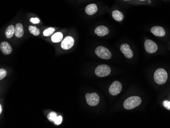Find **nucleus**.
<instances>
[{"label":"nucleus","mask_w":170,"mask_h":128,"mask_svg":"<svg viewBox=\"0 0 170 128\" xmlns=\"http://www.w3.org/2000/svg\"><path fill=\"white\" fill-rule=\"evenodd\" d=\"M24 34V29L22 25L20 23L16 24L15 27V33H14L16 37L17 38L22 37Z\"/></svg>","instance_id":"14"},{"label":"nucleus","mask_w":170,"mask_h":128,"mask_svg":"<svg viewBox=\"0 0 170 128\" xmlns=\"http://www.w3.org/2000/svg\"><path fill=\"white\" fill-rule=\"evenodd\" d=\"M120 50L126 58H133V53L130 48L129 45H128V43H123L120 46Z\"/></svg>","instance_id":"9"},{"label":"nucleus","mask_w":170,"mask_h":128,"mask_svg":"<svg viewBox=\"0 0 170 128\" xmlns=\"http://www.w3.org/2000/svg\"><path fill=\"white\" fill-rule=\"evenodd\" d=\"M55 31V29L53 28H49L48 29H45L44 31H43V35L45 36H48L51 35V34H53V33Z\"/></svg>","instance_id":"19"},{"label":"nucleus","mask_w":170,"mask_h":128,"mask_svg":"<svg viewBox=\"0 0 170 128\" xmlns=\"http://www.w3.org/2000/svg\"><path fill=\"white\" fill-rule=\"evenodd\" d=\"M144 46L146 51L150 54L155 53L158 49V46L156 43L150 39H147L145 41Z\"/></svg>","instance_id":"6"},{"label":"nucleus","mask_w":170,"mask_h":128,"mask_svg":"<svg viewBox=\"0 0 170 128\" xmlns=\"http://www.w3.org/2000/svg\"><path fill=\"white\" fill-rule=\"evenodd\" d=\"M75 40L72 36H67L61 42V46L63 50H69L73 46Z\"/></svg>","instance_id":"8"},{"label":"nucleus","mask_w":170,"mask_h":128,"mask_svg":"<svg viewBox=\"0 0 170 128\" xmlns=\"http://www.w3.org/2000/svg\"><path fill=\"white\" fill-rule=\"evenodd\" d=\"M63 38V34L61 32H57L54 33L51 36V40L54 43H59Z\"/></svg>","instance_id":"17"},{"label":"nucleus","mask_w":170,"mask_h":128,"mask_svg":"<svg viewBox=\"0 0 170 128\" xmlns=\"http://www.w3.org/2000/svg\"><path fill=\"white\" fill-rule=\"evenodd\" d=\"M87 104L91 106H95L99 102V97L96 93L87 94L85 96Z\"/></svg>","instance_id":"5"},{"label":"nucleus","mask_w":170,"mask_h":128,"mask_svg":"<svg viewBox=\"0 0 170 128\" xmlns=\"http://www.w3.org/2000/svg\"><path fill=\"white\" fill-rule=\"evenodd\" d=\"M163 106L165 108H166L167 109L170 110V102L169 101H163Z\"/></svg>","instance_id":"23"},{"label":"nucleus","mask_w":170,"mask_h":128,"mask_svg":"<svg viewBox=\"0 0 170 128\" xmlns=\"http://www.w3.org/2000/svg\"><path fill=\"white\" fill-rule=\"evenodd\" d=\"M151 32L158 37H163L166 35V31L163 28L160 26H154L151 29Z\"/></svg>","instance_id":"11"},{"label":"nucleus","mask_w":170,"mask_h":128,"mask_svg":"<svg viewBox=\"0 0 170 128\" xmlns=\"http://www.w3.org/2000/svg\"><path fill=\"white\" fill-rule=\"evenodd\" d=\"M98 11V7L95 4H90L87 6L85 9V12L89 16H92L95 14Z\"/></svg>","instance_id":"13"},{"label":"nucleus","mask_w":170,"mask_h":128,"mask_svg":"<svg viewBox=\"0 0 170 128\" xmlns=\"http://www.w3.org/2000/svg\"><path fill=\"white\" fill-rule=\"evenodd\" d=\"M30 22L33 24H39L40 22V20L39 19H38L37 17H33L30 19Z\"/></svg>","instance_id":"24"},{"label":"nucleus","mask_w":170,"mask_h":128,"mask_svg":"<svg viewBox=\"0 0 170 128\" xmlns=\"http://www.w3.org/2000/svg\"><path fill=\"white\" fill-rule=\"evenodd\" d=\"M139 1L141 2H144V1H147V0H139Z\"/></svg>","instance_id":"26"},{"label":"nucleus","mask_w":170,"mask_h":128,"mask_svg":"<svg viewBox=\"0 0 170 128\" xmlns=\"http://www.w3.org/2000/svg\"><path fill=\"white\" fill-rule=\"evenodd\" d=\"M62 121V117L61 116H58L54 122L55 124V125H59L61 124Z\"/></svg>","instance_id":"22"},{"label":"nucleus","mask_w":170,"mask_h":128,"mask_svg":"<svg viewBox=\"0 0 170 128\" xmlns=\"http://www.w3.org/2000/svg\"><path fill=\"white\" fill-rule=\"evenodd\" d=\"M95 53L97 56L103 59H110L112 57L111 52L107 48L104 46H99L95 50Z\"/></svg>","instance_id":"3"},{"label":"nucleus","mask_w":170,"mask_h":128,"mask_svg":"<svg viewBox=\"0 0 170 128\" xmlns=\"http://www.w3.org/2000/svg\"><path fill=\"white\" fill-rule=\"evenodd\" d=\"M57 117L58 116H57L56 113L54 112H51L49 113L48 115V119L49 121H54V120L56 119Z\"/></svg>","instance_id":"20"},{"label":"nucleus","mask_w":170,"mask_h":128,"mask_svg":"<svg viewBox=\"0 0 170 128\" xmlns=\"http://www.w3.org/2000/svg\"><path fill=\"white\" fill-rule=\"evenodd\" d=\"M95 33L100 37L105 36L109 33V29L105 26H99L95 29Z\"/></svg>","instance_id":"10"},{"label":"nucleus","mask_w":170,"mask_h":128,"mask_svg":"<svg viewBox=\"0 0 170 128\" xmlns=\"http://www.w3.org/2000/svg\"><path fill=\"white\" fill-rule=\"evenodd\" d=\"M168 79V74L166 70L163 68H159L155 72L154 79L155 82L159 85L165 84Z\"/></svg>","instance_id":"2"},{"label":"nucleus","mask_w":170,"mask_h":128,"mask_svg":"<svg viewBox=\"0 0 170 128\" xmlns=\"http://www.w3.org/2000/svg\"><path fill=\"white\" fill-rule=\"evenodd\" d=\"M142 100L138 96H132L124 101L123 106L127 110L133 109L141 104Z\"/></svg>","instance_id":"1"},{"label":"nucleus","mask_w":170,"mask_h":128,"mask_svg":"<svg viewBox=\"0 0 170 128\" xmlns=\"http://www.w3.org/2000/svg\"><path fill=\"white\" fill-rule=\"evenodd\" d=\"M124 1H131V0H123Z\"/></svg>","instance_id":"27"},{"label":"nucleus","mask_w":170,"mask_h":128,"mask_svg":"<svg viewBox=\"0 0 170 128\" xmlns=\"http://www.w3.org/2000/svg\"><path fill=\"white\" fill-rule=\"evenodd\" d=\"M0 49L4 55H9L12 52L11 46L6 41H3L1 43L0 45Z\"/></svg>","instance_id":"12"},{"label":"nucleus","mask_w":170,"mask_h":128,"mask_svg":"<svg viewBox=\"0 0 170 128\" xmlns=\"http://www.w3.org/2000/svg\"><path fill=\"white\" fill-rule=\"evenodd\" d=\"M112 14L113 19L117 22H121L124 19L123 14L121 11L118 10H115L113 11Z\"/></svg>","instance_id":"15"},{"label":"nucleus","mask_w":170,"mask_h":128,"mask_svg":"<svg viewBox=\"0 0 170 128\" xmlns=\"http://www.w3.org/2000/svg\"><path fill=\"white\" fill-rule=\"evenodd\" d=\"M29 30L31 34L34 35V36H38L40 33V31L36 26H30L29 27Z\"/></svg>","instance_id":"18"},{"label":"nucleus","mask_w":170,"mask_h":128,"mask_svg":"<svg viewBox=\"0 0 170 128\" xmlns=\"http://www.w3.org/2000/svg\"><path fill=\"white\" fill-rule=\"evenodd\" d=\"M6 75H7L6 70H5L4 69L1 68L0 70V80H1L2 79H3L6 76Z\"/></svg>","instance_id":"21"},{"label":"nucleus","mask_w":170,"mask_h":128,"mask_svg":"<svg viewBox=\"0 0 170 128\" xmlns=\"http://www.w3.org/2000/svg\"><path fill=\"white\" fill-rule=\"evenodd\" d=\"M2 112V106H1V105H0V113H1Z\"/></svg>","instance_id":"25"},{"label":"nucleus","mask_w":170,"mask_h":128,"mask_svg":"<svg viewBox=\"0 0 170 128\" xmlns=\"http://www.w3.org/2000/svg\"><path fill=\"white\" fill-rule=\"evenodd\" d=\"M121 90V84L118 81H114L109 88V92L112 96H116L120 93Z\"/></svg>","instance_id":"7"},{"label":"nucleus","mask_w":170,"mask_h":128,"mask_svg":"<svg viewBox=\"0 0 170 128\" xmlns=\"http://www.w3.org/2000/svg\"><path fill=\"white\" fill-rule=\"evenodd\" d=\"M96 75L98 77H104L109 75L111 73V68L106 64L98 65L95 70Z\"/></svg>","instance_id":"4"},{"label":"nucleus","mask_w":170,"mask_h":128,"mask_svg":"<svg viewBox=\"0 0 170 128\" xmlns=\"http://www.w3.org/2000/svg\"><path fill=\"white\" fill-rule=\"evenodd\" d=\"M15 33V27L13 25H10L5 30V35L7 38L12 37Z\"/></svg>","instance_id":"16"}]
</instances>
